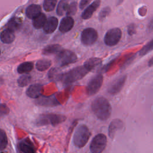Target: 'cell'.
I'll return each mask as SVG.
<instances>
[{
    "mask_svg": "<svg viewBox=\"0 0 153 153\" xmlns=\"http://www.w3.org/2000/svg\"><path fill=\"white\" fill-rule=\"evenodd\" d=\"M91 108L94 115L102 121L107 120L112 113L111 105L104 97H97L94 99L91 103Z\"/></svg>",
    "mask_w": 153,
    "mask_h": 153,
    "instance_id": "cell-1",
    "label": "cell"
},
{
    "mask_svg": "<svg viewBox=\"0 0 153 153\" xmlns=\"http://www.w3.org/2000/svg\"><path fill=\"white\" fill-rule=\"evenodd\" d=\"M89 71L83 66H76L67 72L62 74L59 78L65 84H69L84 78Z\"/></svg>",
    "mask_w": 153,
    "mask_h": 153,
    "instance_id": "cell-2",
    "label": "cell"
},
{
    "mask_svg": "<svg viewBox=\"0 0 153 153\" xmlns=\"http://www.w3.org/2000/svg\"><path fill=\"white\" fill-rule=\"evenodd\" d=\"M66 119V117L60 114H44L39 115L35 121L36 126L40 127L48 124H51L56 126L63 122Z\"/></svg>",
    "mask_w": 153,
    "mask_h": 153,
    "instance_id": "cell-3",
    "label": "cell"
},
{
    "mask_svg": "<svg viewBox=\"0 0 153 153\" xmlns=\"http://www.w3.org/2000/svg\"><path fill=\"white\" fill-rule=\"evenodd\" d=\"M90 134V132L87 126L84 124L79 126L75 130L73 136L74 145L78 148L84 147L88 142Z\"/></svg>",
    "mask_w": 153,
    "mask_h": 153,
    "instance_id": "cell-4",
    "label": "cell"
},
{
    "mask_svg": "<svg viewBox=\"0 0 153 153\" xmlns=\"http://www.w3.org/2000/svg\"><path fill=\"white\" fill-rule=\"evenodd\" d=\"M56 60L59 66L62 67L75 63L77 60V56L71 50L62 49L57 53Z\"/></svg>",
    "mask_w": 153,
    "mask_h": 153,
    "instance_id": "cell-5",
    "label": "cell"
},
{
    "mask_svg": "<svg viewBox=\"0 0 153 153\" xmlns=\"http://www.w3.org/2000/svg\"><path fill=\"white\" fill-rule=\"evenodd\" d=\"M107 139L104 134L99 133L92 139L90 145V150L92 153H100L106 146Z\"/></svg>",
    "mask_w": 153,
    "mask_h": 153,
    "instance_id": "cell-6",
    "label": "cell"
},
{
    "mask_svg": "<svg viewBox=\"0 0 153 153\" xmlns=\"http://www.w3.org/2000/svg\"><path fill=\"white\" fill-rule=\"evenodd\" d=\"M122 36L121 30L118 27H114L108 30L104 36L105 44L109 47L117 45Z\"/></svg>",
    "mask_w": 153,
    "mask_h": 153,
    "instance_id": "cell-7",
    "label": "cell"
},
{
    "mask_svg": "<svg viewBox=\"0 0 153 153\" xmlns=\"http://www.w3.org/2000/svg\"><path fill=\"white\" fill-rule=\"evenodd\" d=\"M103 81V77L101 73L93 76L89 81L87 86V91L88 96L96 94L101 88Z\"/></svg>",
    "mask_w": 153,
    "mask_h": 153,
    "instance_id": "cell-8",
    "label": "cell"
},
{
    "mask_svg": "<svg viewBox=\"0 0 153 153\" xmlns=\"http://www.w3.org/2000/svg\"><path fill=\"white\" fill-rule=\"evenodd\" d=\"M98 33L96 30L92 27L84 29L81 34V41L84 45H91L97 41Z\"/></svg>",
    "mask_w": 153,
    "mask_h": 153,
    "instance_id": "cell-9",
    "label": "cell"
},
{
    "mask_svg": "<svg viewBox=\"0 0 153 153\" xmlns=\"http://www.w3.org/2000/svg\"><path fill=\"white\" fill-rule=\"evenodd\" d=\"M35 104L38 106L45 107L56 106L60 104L54 95L49 96H41L36 99Z\"/></svg>",
    "mask_w": 153,
    "mask_h": 153,
    "instance_id": "cell-10",
    "label": "cell"
},
{
    "mask_svg": "<svg viewBox=\"0 0 153 153\" xmlns=\"http://www.w3.org/2000/svg\"><path fill=\"white\" fill-rule=\"evenodd\" d=\"M126 78V75H123L115 79L108 87V92L112 95H115L118 93L123 88Z\"/></svg>",
    "mask_w": 153,
    "mask_h": 153,
    "instance_id": "cell-11",
    "label": "cell"
},
{
    "mask_svg": "<svg viewBox=\"0 0 153 153\" xmlns=\"http://www.w3.org/2000/svg\"><path fill=\"white\" fill-rule=\"evenodd\" d=\"M74 25V19L71 16H66L61 20L59 29L62 33H66L71 30L72 29Z\"/></svg>",
    "mask_w": 153,
    "mask_h": 153,
    "instance_id": "cell-12",
    "label": "cell"
},
{
    "mask_svg": "<svg viewBox=\"0 0 153 153\" xmlns=\"http://www.w3.org/2000/svg\"><path fill=\"white\" fill-rule=\"evenodd\" d=\"M100 5V0H95L87 8H85L81 14V18L84 20L89 19L91 17L94 11L99 8Z\"/></svg>",
    "mask_w": 153,
    "mask_h": 153,
    "instance_id": "cell-13",
    "label": "cell"
},
{
    "mask_svg": "<svg viewBox=\"0 0 153 153\" xmlns=\"http://www.w3.org/2000/svg\"><path fill=\"white\" fill-rule=\"evenodd\" d=\"M42 93V85L40 84L30 85L26 90V95L32 99H36L41 96Z\"/></svg>",
    "mask_w": 153,
    "mask_h": 153,
    "instance_id": "cell-14",
    "label": "cell"
},
{
    "mask_svg": "<svg viewBox=\"0 0 153 153\" xmlns=\"http://www.w3.org/2000/svg\"><path fill=\"white\" fill-rule=\"evenodd\" d=\"M58 25V19L54 16L50 17L47 19L43 27V30L45 33L50 34L54 32Z\"/></svg>",
    "mask_w": 153,
    "mask_h": 153,
    "instance_id": "cell-15",
    "label": "cell"
},
{
    "mask_svg": "<svg viewBox=\"0 0 153 153\" xmlns=\"http://www.w3.org/2000/svg\"><path fill=\"white\" fill-rule=\"evenodd\" d=\"M123 126V123L120 119H114V120H112L110 123L109 126V128H108L109 136L111 139H113L117 131L120 130L121 128H122Z\"/></svg>",
    "mask_w": 153,
    "mask_h": 153,
    "instance_id": "cell-16",
    "label": "cell"
},
{
    "mask_svg": "<svg viewBox=\"0 0 153 153\" xmlns=\"http://www.w3.org/2000/svg\"><path fill=\"white\" fill-rule=\"evenodd\" d=\"M20 149L25 153H34L35 148L33 144L29 139H24L19 143Z\"/></svg>",
    "mask_w": 153,
    "mask_h": 153,
    "instance_id": "cell-17",
    "label": "cell"
},
{
    "mask_svg": "<svg viewBox=\"0 0 153 153\" xmlns=\"http://www.w3.org/2000/svg\"><path fill=\"white\" fill-rule=\"evenodd\" d=\"M41 7L38 4H30L26 9V16L30 19H33L41 13Z\"/></svg>",
    "mask_w": 153,
    "mask_h": 153,
    "instance_id": "cell-18",
    "label": "cell"
},
{
    "mask_svg": "<svg viewBox=\"0 0 153 153\" xmlns=\"http://www.w3.org/2000/svg\"><path fill=\"white\" fill-rule=\"evenodd\" d=\"M15 39L14 32L7 28L2 31L0 34V39L4 44H10Z\"/></svg>",
    "mask_w": 153,
    "mask_h": 153,
    "instance_id": "cell-19",
    "label": "cell"
},
{
    "mask_svg": "<svg viewBox=\"0 0 153 153\" xmlns=\"http://www.w3.org/2000/svg\"><path fill=\"white\" fill-rule=\"evenodd\" d=\"M102 62V59L99 57H91L87 59L83 65L90 72L100 65Z\"/></svg>",
    "mask_w": 153,
    "mask_h": 153,
    "instance_id": "cell-20",
    "label": "cell"
},
{
    "mask_svg": "<svg viewBox=\"0 0 153 153\" xmlns=\"http://www.w3.org/2000/svg\"><path fill=\"white\" fill-rule=\"evenodd\" d=\"M46 20L47 17L45 14L44 13H41L38 16L32 19L33 26L36 29H41L44 27Z\"/></svg>",
    "mask_w": 153,
    "mask_h": 153,
    "instance_id": "cell-21",
    "label": "cell"
},
{
    "mask_svg": "<svg viewBox=\"0 0 153 153\" xmlns=\"http://www.w3.org/2000/svg\"><path fill=\"white\" fill-rule=\"evenodd\" d=\"M62 50L61 45L59 44H51L44 47L42 51V54L44 55H50L59 53Z\"/></svg>",
    "mask_w": 153,
    "mask_h": 153,
    "instance_id": "cell-22",
    "label": "cell"
},
{
    "mask_svg": "<svg viewBox=\"0 0 153 153\" xmlns=\"http://www.w3.org/2000/svg\"><path fill=\"white\" fill-rule=\"evenodd\" d=\"M69 6V4L67 0H60L56 8V13L58 16H62L66 13Z\"/></svg>",
    "mask_w": 153,
    "mask_h": 153,
    "instance_id": "cell-23",
    "label": "cell"
},
{
    "mask_svg": "<svg viewBox=\"0 0 153 153\" xmlns=\"http://www.w3.org/2000/svg\"><path fill=\"white\" fill-rule=\"evenodd\" d=\"M33 68V63L31 62H25L19 65L17 71L19 74H25L30 72Z\"/></svg>",
    "mask_w": 153,
    "mask_h": 153,
    "instance_id": "cell-24",
    "label": "cell"
},
{
    "mask_svg": "<svg viewBox=\"0 0 153 153\" xmlns=\"http://www.w3.org/2000/svg\"><path fill=\"white\" fill-rule=\"evenodd\" d=\"M51 65V61L48 59H40L36 63V68L38 71H44Z\"/></svg>",
    "mask_w": 153,
    "mask_h": 153,
    "instance_id": "cell-25",
    "label": "cell"
},
{
    "mask_svg": "<svg viewBox=\"0 0 153 153\" xmlns=\"http://www.w3.org/2000/svg\"><path fill=\"white\" fill-rule=\"evenodd\" d=\"M21 25V21L18 18L14 17L8 21L7 23V28L15 32L20 28Z\"/></svg>",
    "mask_w": 153,
    "mask_h": 153,
    "instance_id": "cell-26",
    "label": "cell"
},
{
    "mask_svg": "<svg viewBox=\"0 0 153 153\" xmlns=\"http://www.w3.org/2000/svg\"><path fill=\"white\" fill-rule=\"evenodd\" d=\"M31 78V76L29 74L22 75L19 76V78L17 79V84L19 87H25L30 82Z\"/></svg>",
    "mask_w": 153,
    "mask_h": 153,
    "instance_id": "cell-27",
    "label": "cell"
},
{
    "mask_svg": "<svg viewBox=\"0 0 153 153\" xmlns=\"http://www.w3.org/2000/svg\"><path fill=\"white\" fill-rule=\"evenodd\" d=\"M57 4V0H44L43 8L47 12L52 11L54 10Z\"/></svg>",
    "mask_w": 153,
    "mask_h": 153,
    "instance_id": "cell-28",
    "label": "cell"
},
{
    "mask_svg": "<svg viewBox=\"0 0 153 153\" xmlns=\"http://www.w3.org/2000/svg\"><path fill=\"white\" fill-rule=\"evenodd\" d=\"M153 50V39L145 44L139 51V54L140 56H143Z\"/></svg>",
    "mask_w": 153,
    "mask_h": 153,
    "instance_id": "cell-29",
    "label": "cell"
},
{
    "mask_svg": "<svg viewBox=\"0 0 153 153\" xmlns=\"http://www.w3.org/2000/svg\"><path fill=\"white\" fill-rule=\"evenodd\" d=\"M8 144V139L5 131L0 128V151L5 149Z\"/></svg>",
    "mask_w": 153,
    "mask_h": 153,
    "instance_id": "cell-30",
    "label": "cell"
},
{
    "mask_svg": "<svg viewBox=\"0 0 153 153\" xmlns=\"http://www.w3.org/2000/svg\"><path fill=\"white\" fill-rule=\"evenodd\" d=\"M77 8H78V4L76 1L72 2L70 4H69L68 10L66 11V16H74L76 14V11H77Z\"/></svg>",
    "mask_w": 153,
    "mask_h": 153,
    "instance_id": "cell-31",
    "label": "cell"
},
{
    "mask_svg": "<svg viewBox=\"0 0 153 153\" xmlns=\"http://www.w3.org/2000/svg\"><path fill=\"white\" fill-rule=\"evenodd\" d=\"M111 12V8L109 7H106L101 10L99 14V20L100 21H103Z\"/></svg>",
    "mask_w": 153,
    "mask_h": 153,
    "instance_id": "cell-32",
    "label": "cell"
},
{
    "mask_svg": "<svg viewBox=\"0 0 153 153\" xmlns=\"http://www.w3.org/2000/svg\"><path fill=\"white\" fill-rule=\"evenodd\" d=\"M9 113V108L5 104L0 105V117L7 115Z\"/></svg>",
    "mask_w": 153,
    "mask_h": 153,
    "instance_id": "cell-33",
    "label": "cell"
},
{
    "mask_svg": "<svg viewBox=\"0 0 153 153\" xmlns=\"http://www.w3.org/2000/svg\"><path fill=\"white\" fill-rule=\"evenodd\" d=\"M91 0H81L79 4V7L81 10L84 9L87 5H88Z\"/></svg>",
    "mask_w": 153,
    "mask_h": 153,
    "instance_id": "cell-34",
    "label": "cell"
},
{
    "mask_svg": "<svg viewBox=\"0 0 153 153\" xmlns=\"http://www.w3.org/2000/svg\"><path fill=\"white\" fill-rule=\"evenodd\" d=\"M127 32L130 35H133L136 33V27L134 24H131L128 26Z\"/></svg>",
    "mask_w": 153,
    "mask_h": 153,
    "instance_id": "cell-35",
    "label": "cell"
},
{
    "mask_svg": "<svg viewBox=\"0 0 153 153\" xmlns=\"http://www.w3.org/2000/svg\"><path fill=\"white\" fill-rule=\"evenodd\" d=\"M148 66L150 67V66H152L153 65V57L148 61Z\"/></svg>",
    "mask_w": 153,
    "mask_h": 153,
    "instance_id": "cell-36",
    "label": "cell"
},
{
    "mask_svg": "<svg viewBox=\"0 0 153 153\" xmlns=\"http://www.w3.org/2000/svg\"><path fill=\"white\" fill-rule=\"evenodd\" d=\"M0 55H1V50H0Z\"/></svg>",
    "mask_w": 153,
    "mask_h": 153,
    "instance_id": "cell-37",
    "label": "cell"
}]
</instances>
